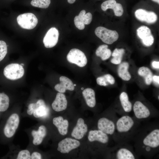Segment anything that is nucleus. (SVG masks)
Wrapping results in <instances>:
<instances>
[{
  "label": "nucleus",
  "instance_id": "obj_39",
  "mask_svg": "<svg viewBox=\"0 0 159 159\" xmlns=\"http://www.w3.org/2000/svg\"><path fill=\"white\" fill-rule=\"evenodd\" d=\"M76 0H67V2L68 3L72 4L74 3Z\"/></svg>",
  "mask_w": 159,
  "mask_h": 159
},
{
  "label": "nucleus",
  "instance_id": "obj_34",
  "mask_svg": "<svg viewBox=\"0 0 159 159\" xmlns=\"http://www.w3.org/2000/svg\"><path fill=\"white\" fill-rule=\"evenodd\" d=\"M17 159H30L31 156L29 150H23L19 152L17 158Z\"/></svg>",
  "mask_w": 159,
  "mask_h": 159
},
{
  "label": "nucleus",
  "instance_id": "obj_29",
  "mask_svg": "<svg viewBox=\"0 0 159 159\" xmlns=\"http://www.w3.org/2000/svg\"><path fill=\"white\" fill-rule=\"evenodd\" d=\"M124 52L125 50L123 49H115L112 54L113 58L111 59V62L116 64L120 63Z\"/></svg>",
  "mask_w": 159,
  "mask_h": 159
},
{
  "label": "nucleus",
  "instance_id": "obj_10",
  "mask_svg": "<svg viewBox=\"0 0 159 159\" xmlns=\"http://www.w3.org/2000/svg\"><path fill=\"white\" fill-rule=\"evenodd\" d=\"M135 14L138 19L148 24L153 23L157 20V15L154 12L148 11L143 9H137L135 11Z\"/></svg>",
  "mask_w": 159,
  "mask_h": 159
},
{
  "label": "nucleus",
  "instance_id": "obj_22",
  "mask_svg": "<svg viewBox=\"0 0 159 159\" xmlns=\"http://www.w3.org/2000/svg\"><path fill=\"white\" fill-rule=\"evenodd\" d=\"M83 96L87 105L90 107H93L96 104L95 93L90 88L85 89L82 92Z\"/></svg>",
  "mask_w": 159,
  "mask_h": 159
},
{
  "label": "nucleus",
  "instance_id": "obj_37",
  "mask_svg": "<svg viewBox=\"0 0 159 159\" xmlns=\"http://www.w3.org/2000/svg\"><path fill=\"white\" fill-rule=\"evenodd\" d=\"M152 65L154 68L159 69V62L157 61H153L152 63Z\"/></svg>",
  "mask_w": 159,
  "mask_h": 159
},
{
  "label": "nucleus",
  "instance_id": "obj_1",
  "mask_svg": "<svg viewBox=\"0 0 159 159\" xmlns=\"http://www.w3.org/2000/svg\"><path fill=\"white\" fill-rule=\"evenodd\" d=\"M49 109L44 101L40 99L35 103L30 104L28 106L27 113L29 115L33 114L36 118L46 117L48 114Z\"/></svg>",
  "mask_w": 159,
  "mask_h": 159
},
{
  "label": "nucleus",
  "instance_id": "obj_21",
  "mask_svg": "<svg viewBox=\"0 0 159 159\" xmlns=\"http://www.w3.org/2000/svg\"><path fill=\"white\" fill-rule=\"evenodd\" d=\"M46 133V128L43 125L39 126L37 131L33 130L32 132V135L33 137V144L38 145L41 144Z\"/></svg>",
  "mask_w": 159,
  "mask_h": 159
},
{
  "label": "nucleus",
  "instance_id": "obj_9",
  "mask_svg": "<svg viewBox=\"0 0 159 159\" xmlns=\"http://www.w3.org/2000/svg\"><path fill=\"white\" fill-rule=\"evenodd\" d=\"M59 36L58 31L56 28L52 27L50 29L43 38V42L45 47L51 48L54 47L57 43Z\"/></svg>",
  "mask_w": 159,
  "mask_h": 159
},
{
  "label": "nucleus",
  "instance_id": "obj_24",
  "mask_svg": "<svg viewBox=\"0 0 159 159\" xmlns=\"http://www.w3.org/2000/svg\"><path fill=\"white\" fill-rule=\"evenodd\" d=\"M108 45L106 44H103L99 46L96 50V55L100 57L103 60L108 59L111 54V51L108 48Z\"/></svg>",
  "mask_w": 159,
  "mask_h": 159
},
{
  "label": "nucleus",
  "instance_id": "obj_13",
  "mask_svg": "<svg viewBox=\"0 0 159 159\" xmlns=\"http://www.w3.org/2000/svg\"><path fill=\"white\" fill-rule=\"evenodd\" d=\"M102 9L104 11L108 9L113 10L115 16H120L123 13V9L122 5L117 3L115 0H108L103 2L101 5Z\"/></svg>",
  "mask_w": 159,
  "mask_h": 159
},
{
  "label": "nucleus",
  "instance_id": "obj_23",
  "mask_svg": "<svg viewBox=\"0 0 159 159\" xmlns=\"http://www.w3.org/2000/svg\"><path fill=\"white\" fill-rule=\"evenodd\" d=\"M129 64L128 62H123L118 67L117 72L119 76L123 80H129L131 78V75L128 71Z\"/></svg>",
  "mask_w": 159,
  "mask_h": 159
},
{
  "label": "nucleus",
  "instance_id": "obj_2",
  "mask_svg": "<svg viewBox=\"0 0 159 159\" xmlns=\"http://www.w3.org/2000/svg\"><path fill=\"white\" fill-rule=\"evenodd\" d=\"M95 32L97 37L104 43L111 44L116 41L119 37V35L115 31L112 30L102 26L97 27Z\"/></svg>",
  "mask_w": 159,
  "mask_h": 159
},
{
  "label": "nucleus",
  "instance_id": "obj_36",
  "mask_svg": "<svg viewBox=\"0 0 159 159\" xmlns=\"http://www.w3.org/2000/svg\"><path fill=\"white\" fill-rule=\"evenodd\" d=\"M32 159H41L42 156L41 154L37 152H33L31 156Z\"/></svg>",
  "mask_w": 159,
  "mask_h": 159
},
{
  "label": "nucleus",
  "instance_id": "obj_8",
  "mask_svg": "<svg viewBox=\"0 0 159 159\" xmlns=\"http://www.w3.org/2000/svg\"><path fill=\"white\" fill-rule=\"evenodd\" d=\"M137 35L145 46L149 47L153 43L154 38L152 34L150 29L147 26H142L137 30Z\"/></svg>",
  "mask_w": 159,
  "mask_h": 159
},
{
  "label": "nucleus",
  "instance_id": "obj_40",
  "mask_svg": "<svg viewBox=\"0 0 159 159\" xmlns=\"http://www.w3.org/2000/svg\"><path fill=\"white\" fill-rule=\"evenodd\" d=\"M152 1L156 2L158 3V4H159V0H151Z\"/></svg>",
  "mask_w": 159,
  "mask_h": 159
},
{
  "label": "nucleus",
  "instance_id": "obj_18",
  "mask_svg": "<svg viewBox=\"0 0 159 159\" xmlns=\"http://www.w3.org/2000/svg\"><path fill=\"white\" fill-rule=\"evenodd\" d=\"M67 104V101L65 95L63 93L59 92L57 93L52 105L54 110L60 112L66 109Z\"/></svg>",
  "mask_w": 159,
  "mask_h": 159
},
{
  "label": "nucleus",
  "instance_id": "obj_30",
  "mask_svg": "<svg viewBox=\"0 0 159 159\" xmlns=\"http://www.w3.org/2000/svg\"><path fill=\"white\" fill-rule=\"evenodd\" d=\"M86 14V11L82 10L78 16H76L74 19V24L76 27L80 30H83L85 27L84 23L83 16Z\"/></svg>",
  "mask_w": 159,
  "mask_h": 159
},
{
  "label": "nucleus",
  "instance_id": "obj_26",
  "mask_svg": "<svg viewBox=\"0 0 159 159\" xmlns=\"http://www.w3.org/2000/svg\"><path fill=\"white\" fill-rule=\"evenodd\" d=\"M120 100L124 110L126 112H130L132 109V104L129 100L127 93L125 92L121 93L120 96Z\"/></svg>",
  "mask_w": 159,
  "mask_h": 159
},
{
  "label": "nucleus",
  "instance_id": "obj_17",
  "mask_svg": "<svg viewBox=\"0 0 159 159\" xmlns=\"http://www.w3.org/2000/svg\"><path fill=\"white\" fill-rule=\"evenodd\" d=\"M60 83L56 85L55 89L59 92L64 93L66 90L73 91L74 86L72 81L67 77L62 76L59 78Z\"/></svg>",
  "mask_w": 159,
  "mask_h": 159
},
{
  "label": "nucleus",
  "instance_id": "obj_20",
  "mask_svg": "<svg viewBox=\"0 0 159 159\" xmlns=\"http://www.w3.org/2000/svg\"><path fill=\"white\" fill-rule=\"evenodd\" d=\"M53 124L57 128L59 133L63 135H66L68 132L69 123L67 120H64L61 116L54 118L53 119Z\"/></svg>",
  "mask_w": 159,
  "mask_h": 159
},
{
  "label": "nucleus",
  "instance_id": "obj_31",
  "mask_svg": "<svg viewBox=\"0 0 159 159\" xmlns=\"http://www.w3.org/2000/svg\"><path fill=\"white\" fill-rule=\"evenodd\" d=\"M9 100L8 96L6 94L0 93V112H4L8 108Z\"/></svg>",
  "mask_w": 159,
  "mask_h": 159
},
{
  "label": "nucleus",
  "instance_id": "obj_15",
  "mask_svg": "<svg viewBox=\"0 0 159 159\" xmlns=\"http://www.w3.org/2000/svg\"><path fill=\"white\" fill-rule=\"evenodd\" d=\"M143 144L152 148H156L159 145V130L155 129L150 132L144 139Z\"/></svg>",
  "mask_w": 159,
  "mask_h": 159
},
{
  "label": "nucleus",
  "instance_id": "obj_42",
  "mask_svg": "<svg viewBox=\"0 0 159 159\" xmlns=\"http://www.w3.org/2000/svg\"><path fill=\"white\" fill-rule=\"evenodd\" d=\"M21 65H22V66H23L24 65V64H21Z\"/></svg>",
  "mask_w": 159,
  "mask_h": 159
},
{
  "label": "nucleus",
  "instance_id": "obj_33",
  "mask_svg": "<svg viewBox=\"0 0 159 159\" xmlns=\"http://www.w3.org/2000/svg\"><path fill=\"white\" fill-rule=\"evenodd\" d=\"M7 52V48L5 42L0 40V62L6 56Z\"/></svg>",
  "mask_w": 159,
  "mask_h": 159
},
{
  "label": "nucleus",
  "instance_id": "obj_5",
  "mask_svg": "<svg viewBox=\"0 0 159 159\" xmlns=\"http://www.w3.org/2000/svg\"><path fill=\"white\" fill-rule=\"evenodd\" d=\"M67 58L69 62L83 67L87 64V59L85 54L80 50L76 48L72 49L68 54Z\"/></svg>",
  "mask_w": 159,
  "mask_h": 159
},
{
  "label": "nucleus",
  "instance_id": "obj_38",
  "mask_svg": "<svg viewBox=\"0 0 159 159\" xmlns=\"http://www.w3.org/2000/svg\"><path fill=\"white\" fill-rule=\"evenodd\" d=\"M153 80L155 82L159 85V76L154 75L153 77Z\"/></svg>",
  "mask_w": 159,
  "mask_h": 159
},
{
  "label": "nucleus",
  "instance_id": "obj_7",
  "mask_svg": "<svg viewBox=\"0 0 159 159\" xmlns=\"http://www.w3.org/2000/svg\"><path fill=\"white\" fill-rule=\"evenodd\" d=\"M80 145L79 141L71 138H66L58 143L57 150L62 153H68L71 150L78 147Z\"/></svg>",
  "mask_w": 159,
  "mask_h": 159
},
{
  "label": "nucleus",
  "instance_id": "obj_16",
  "mask_svg": "<svg viewBox=\"0 0 159 159\" xmlns=\"http://www.w3.org/2000/svg\"><path fill=\"white\" fill-rule=\"evenodd\" d=\"M133 110L135 116L138 119L146 118L150 115L149 109L139 101L135 102L133 105Z\"/></svg>",
  "mask_w": 159,
  "mask_h": 159
},
{
  "label": "nucleus",
  "instance_id": "obj_11",
  "mask_svg": "<svg viewBox=\"0 0 159 159\" xmlns=\"http://www.w3.org/2000/svg\"><path fill=\"white\" fill-rule=\"evenodd\" d=\"M134 121L132 118L128 115L124 116L117 120L116 127L120 132H125L128 131L132 127Z\"/></svg>",
  "mask_w": 159,
  "mask_h": 159
},
{
  "label": "nucleus",
  "instance_id": "obj_28",
  "mask_svg": "<svg viewBox=\"0 0 159 159\" xmlns=\"http://www.w3.org/2000/svg\"><path fill=\"white\" fill-rule=\"evenodd\" d=\"M116 157L118 159H134L135 157L133 153L125 148H121L117 151Z\"/></svg>",
  "mask_w": 159,
  "mask_h": 159
},
{
  "label": "nucleus",
  "instance_id": "obj_27",
  "mask_svg": "<svg viewBox=\"0 0 159 159\" xmlns=\"http://www.w3.org/2000/svg\"><path fill=\"white\" fill-rule=\"evenodd\" d=\"M97 83L99 85L106 86L109 84H113L115 82L114 77L111 75L107 74L97 77L96 79Z\"/></svg>",
  "mask_w": 159,
  "mask_h": 159
},
{
  "label": "nucleus",
  "instance_id": "obj_14",
  "mask_svg": "<svg viewBox=\"0 0 159 159\" xmlns=\"http://www.w3.org/2000/svg\"><path fill=\"white\" fill-rule=\"evenodd\" d=\"M87 131V127L85 123L84 120L81 118L78 119L77 124L71 133V136L77 139L83 138Z\"/></svg>",
  "mask_w": 159,
  "mask_h": 159
},
{
  "label": "nucleus",
  "instance_id": "obj_4",
  "mask_svg": "<svg viewBox=\"0 0 159 159\" xmlns=\"http://www.w3.org/2000/svg\"><path fill=\"white\" fill-rule=\"evenodd\" d=\"M16 19L18 24L22 28L27 29H34L38 22L35 15L31 13L20 14L17 16Z\"/></svg>",
  "mask_w": 159,
  "mask_h": 159
},
{
  "label": "nucleus",
  "instance_id": "obj_3",
  "mask_svg": "<svg viewBox=\"0 0 159 159\" xmlns=\"http://www.w3.org/2000/svg\"><path fill=\"white\" fill-rule=\"evenodd\" d=\"M23 66L17 63H12L6 66L4 68V74L8 79L16 80L22 77L24 74Z\"/></svg>",
  "mask_w": 159,
  "mask_h": 159
},
{
  "label": "nucleus",
  "instance_id": "obj_43",
  "mask_svg": "<svg viewBox=\"0 0 159 159\" xmlns=\"http://www.w3.org/2000/svg\"><path fill=\"white\" fill-rule=\"evenodd\" d=\"M74 86H76V85L75 84H74Z\"/></svg>",
  "mask_w": 159,
  "mask_h": 159
},
{
  "label": "nucleus",
  "instance_id": "obj_6",
  "mask_svg": "<svg viewBox=\"0 0 159 159\" xmlns=\"http://www.w3.org/2000/svg\"><path fill=\"white\" fill-rule=\"evenodd\" d=\"M19 123V118L18 114L14 113L8 119L4 129V133L7 138L12 137L15 134Z\"/></svg>",
  "mask_w": 159,
  "mask_h": 159
},
{
  "label": "nucleus",
  "instance_id": "obj_35",
  "mask_svg": "<svg viewBox=\"0 0 159 159\" xmlns=\"http://www.w3.org/2000/svg\"><path fill=\"white\" fill-rule=\"evenodd\" d=\"M92 19V15L90 12L85 14L83 16L84 23L85 25L90 24Z\"/></svg>",
  "mask_w": 159,
  "mask_h": 159
},
{
  "label": "nucleus",
  "instance_id": "obj_41",
  "mask_svg": "<svg viewBox=\"0 0 159 159\" xmlns=\"http://www.w3.org/2000/svg\"><path fill=\"white\" fill-rule=\"evenodd\" d=\"M84 88L83 87H82L81 88V90H84Z\"/></svg>",
  "mask_w": 159,
  "mask_h": 159
},
{
  "label": "nucleus",
  "instance_id": "obj_12",
  "mask_svg": "<svg viewBox=\"0 0 159 159\" xmlns=\"http://www.w3.org/2000/svg\"><path fill=\"white\" fill-rule=\"evenodd\" d=\"M97 127L99 130L110 135L114 134L115 128L113 122L105 117H102L98 120Z\"/></svg>",
  "mask_w": 159,
  "mask_h": 159
},
{
  "label": "nucleus",
  "instance_id": "obj_25",
  "mask_svg": "<svg viewBox=\"0 0 159 159\" xmlns=\"http://www.w3.org/2000/svg\"><path fill=\"white\" fill-rule=\"evenodd\" d=\"M138 73L139 75L144 77L147 85L150 84L153 81V75L149 69L145 67H140L138 70Z\"/></svg>",
  "mask_w": 159,
  "mask_h": 159
},
{
  "label": "nucleus",
  "instance_id": "obj_32",
  "mask_svg": "<svg viewBox=\"0 0 159 159\" xmlns=\"http://www.w3.org/2000/svg\"><path fill=\"white\" fill-rule=\"evenodd\" d=\"M50 3V0H32L31 2L32 6L43 9L47 8Z\"/></svg>",
  "mask_w": 159,
  "mask_h": 159
},
{
  "label": "nucleus",
  "instance_id": "obj_19",
  "mask_svg": "<svg viewBox=\"0 0 159 159\" xmlns=\"http://www.w3.org/2000/svg\"><path fill=\"white\" fill-rule=\"evenodd\" d=\"M88 139L90 142L97 141L103 143H106L109 141V137L107 134L99 130L90 131Z\"/></svg>",
  "mask_w": 159,
  "mask_h": 159
}]
</instances>
